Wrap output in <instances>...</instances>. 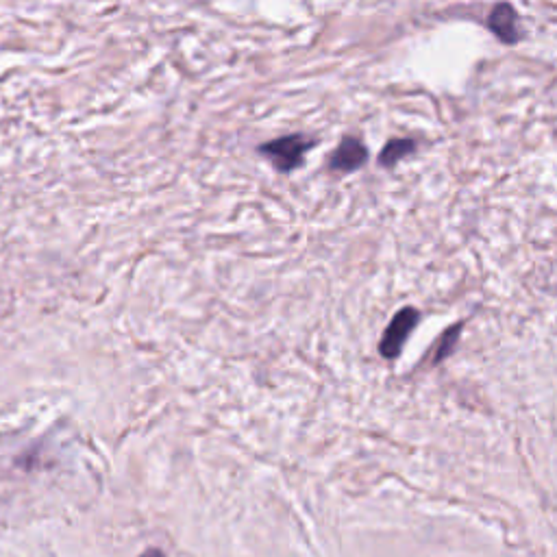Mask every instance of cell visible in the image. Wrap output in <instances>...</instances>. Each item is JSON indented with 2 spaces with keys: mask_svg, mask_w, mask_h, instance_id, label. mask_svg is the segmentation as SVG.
<instances>
[{
  "mask_svg": "<svg viewBox=\"0 0 557 557\" xmlns=\"http://www.w3.org/2000/svg\"><path fill=\"white\" fill-rule=\"evenodd\" d=\"M490 31L505 44H514L518 40V18L512 5H497L490 11L488 18Z\"/></svg>",
  "mask_w": 557,
  "mask_h": 557,
  "instance_id": "4",
  "label": "cell"
},
{
  "mask_svg": "<svg viewBox=\"0 0 557 557\" xmlns=\"http://www.w3.org/2000/svg\"><path fill=\"white\" fill-rule=\"evenodd\" d=\"M416 148L412 140H392L381 153V164L383 166H394L396 162H401L403 157L410 155Z\"/></svg>",
  "mask_w": 557,
  "mask_h": 557,
  "instance_id": "5",
  "label": "cell"
},
{
  "mask_svg": "<svg viewBox=\"0 0 557 557\" xmlns=\"http://www.w3.org/2000/svg\"><path fill=\"white\" fill-rule=\"evenodd\" d=\"M314 142L303 138V135H288V138H279L270 144L262 146V153L268 155V159L275 164L277 170L290 172L303 164V157L307 148Z\"/></svg>",
  "mask_w": 557,
  "mask_h": 557,
  "instance_id": "1",
  "label": "cell"
},
{
  "mask_svg": "<svg viewBox=\"0 0 557 557\" xmlns=\"http://www.w3.org/2000/svg\"><path fill=\"white\" fill-rule=\"evenodd\" d=\"M368 159L366 146L357 138H346L331 157V168L338 172H353L362 168Z\"/></svg>",
  "mask_w": 557,
  "mask_h": 557,
  "instance_id": "3",
  "label": "cell"
},
{
  "mask_svg": "<svg viewBox=\"0 0 557 557\" xmlns=\"http://www.w3.org/2000/svg\"><path fill=\"white\" fill-rule=\"evenodd\" d=\"M142 557H164V553L157 551V549H151V551H146Z\"/></svg>",
  "mask_w": 557,
  "mask_h": 557,
  "instance_id": "7",
  "label": "cell"
},
{
  "mask_svg": "<svg viewBox=\"0 0 557 557\" xmlns=\"http://www.w3.org/2000/svg\"><path fill=\"white\" fill-rule=\"evenodd\" d=\"M416 323H418V312L412 307L401 309V312L394 316V320L386 329V333H383L381 344H379V351L383 357H386V360H392V357L401 353L403 344H405L407 336H410V331L416 327Z\"/></svg>",
  "mask_w": 557,
  "mask_h": 557,
  "instance_id": "2",
  "label": "cell"
},
{
  "mask_svg": "<svg viewBox=\"0 0 557 557\" xmlns=\"http://www.w3.org/2000/svg\"><path fill=\"white\" fill-rule=\"evenodd\" d=\"M457 338H460V327H453L447 336L442 338V342L438 344V351H436V364L442 362L444 357H449V353L453 351V346L457 344Z\"/></svg>",
  "mask_w": 557,
  "mask_h": 557,
  "instance_id": "6",
  "label": "cell"
}]
</instances>
